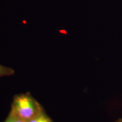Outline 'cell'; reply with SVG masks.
Instances as JSON below:
<instances>
[{
	"instance_id": "5",
	"label": "cell",
	"mask_w": 122,
	"mask_h": 122,
	"mask_svg": "<svg viewBox=\"0 0 122 122\" xmlns=\"http://www.w3.org/2000/svg\"><path fill=\"white\" fill-rule=\"evenodd\" d=\"M60 32L61 33H62V34H64L65 35H66L67 34L66 31V30H61L60 31Z\"/></svg>"
},
{
	"instance_id": "1",
	"label": "cell",
	"mask_w": 122,
	"mask_h": 122,
	"mask_svg": "<svg viewBox=\"0 0 122 122\" xmlns=\"http://www.w3.org/2000/svg\"><path fill=\"white\" fill-rule=\"evenodd\" d=\"M10 112L27 122L44 111L42 106L30 92L14 96Z\"/></svg>"
},
{
	"instance_id": "3",
	"label": "cell",
	"mask_w": 122,
	"mask_h": 122,
	"mask_svg": "<svg viewBox=\"0 0 122 122\" xmlns=\"http://www.w3.org/2000/svg\"><path fill=\"white\" fill-rule=\"evenodd\" d=\"M15 71L13 69L0 64V77L11 76L15 74Z\"/></svg>"
},
{
	"instance_id": "2",
	"label": "cell",
	"mask_w": 122,
	"mask_h": 122,
	"mask_svg": "<svg viewBox=\"0 0 122 122\" xmlns=\"http://www.w3.org/2000/svg\"><path fill=\"white\" fill-rule=\"evenodd\" d=\"M26 122H54L44 110L41 113Z\"/></svg>"
},
{
	"instance_id": "6",
	"label": "cell",
	"mask_w": 122,
	"mask_h": 122,
	"mask_svg": "<svg viewBox=\"0 0 122 122\" xmlns=\"http://www.w3.org/2000/svg\"><path fill=\"white\" fill-rule=\"evenodd\" d=\"M115 122H122V118L118 119Z\"/></svg>"
},
{
	"instance_id": "4",
	"label": "cell",
	"mask_w": 122,
	"mask_h": 122,
	"mask_svg": "<svg viewBox=\"0 0 122 122\" xmlns=\"http://www.w3.org/2000/svg\"><path fill=\"white\" fill-rule=\"evenodd\" d=\"M4 122H26L10 111L9 115Z\"/></svg>"
}]
</instances>
